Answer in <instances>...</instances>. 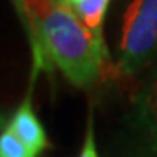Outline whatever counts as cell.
Returning a JSON list of instances; mask_svg holds the SVG:
<instances>
[{"mask_svg": "<svg viewBox=\"0 0 157 157\" xmlns=\"http://www.w3.org/2000/svg\"><path fill=\"white\" fill-rule=\"evenodd\" d=\"M78 157H98L96 143H94V133H93V121L91 119H89V124H87L86 140H84V145H82V150H80Z\"/></svg>", "mask_w": 157, "mask_h": 157, "instance_id": "obj_8", "label": "cell"}, {"mask_svg": "<svg viewBox=\"0 0 157 157\" xmlns=\"http://www.w3.org/2000/svg\"><path fill=\"white\" fill-rule=\"evenodd\" d=\"M7 128L11 129L19 140L25 141L32 150L37 152V154L40 150L47 148V145H49V140L45 136L44 128H42V124H40V121L37 119L33 108H32L30 96L25 98V101L14 112V115L11 117Z\"/></svg>", "mask_w": 157, "mask_h": 157, "instance_id": "obj_5", "label": "cell"}, {"mask_svg": "<svg viewBox=\"0 0 157 157\" xmlns=\"http://www.w3.org/2000/svg\"><path fill=\"white\" fill-rule=\"evenodd\" d=\"M0 157H37V152L6 128L0 136Z\"/></svg>", "mask_w": 157, "mask_h": 157, "instance_id": "obj_7", "label": "cell"}, {"mask_svg": "<svg viewBox=\"0 0 157 157\" xmlns=\"http://www.w3.org/2000/svg\"><path fill=\"white\" fill-rule=\"evenodd\" d=\"M12 4L28 30L32 49H33L35 70L39 68L51 70V63L42 47V26L45 17L58 4V0H12Z\"/></svg>", "mask_w": 157, "mask_h": 157, "instance_id": "obj_4", "label": "cell"}, {"mask_svg": "<svg viewBox=\"0 0 157 157\" xmlns=\"http://www.w3.org/2000/svg\"><path fill=\"white\" fill-rule=\"evenodd\" d=\"M42 47L49 63L77 87L94 82L103 67L107 49L77 16L73 7L58 0L42 26Z\"/></svg>", "mask_w": 157, "mask_h": 157, "instance_id": "obj_1", "label": "cell"}, {"mask_svg": "<svg viewBox=\"0 0 157 157\" xmlns=\"http://www.w3.org/2000/svg\"><path fill=\"white\" fill-rule=\"evenodd\" d=\"M65 2H67V4H70V6H75V4H77V2H78V0H65Z\"/></svg>", "mask_w": 157, "mask_h": 157, "instance_id": "obj_9", "label": "cell"}, {"mask_svg": "<svg viewBox=\"0 0 157 157\" xmlns=\"http://www.w3.org/2000/svg\"><path fill=\"white\" fill-rule=\"evenodd\" d=\"M135 128L143 154L157 157V72L141 86L135 100Z\"/></svg>", "mask_w": 157, "mask_h": 157, "instance_id": "obj_3", "label": "cell"}, {"mask_svg": "<svg viewBox=\"0 0 157 157\" xmlns=\"http://www.w3.org/2000/svg\"><path fill=\"white\" fill-rule=\"evenodd\" d=\"M108 2L110 0H78L73 6V11L77 12V16L82 19L86 26L94 33L101 45H105L103 42V17L108 9Z\"/></svg>", "mask_w": 157, "mask_h": 157, "instance_id": "obj_6", "label": "cell"}, {"mask_svg": "<svg viewBox=\"0 0 157 157\" xmlns=\"http://www.w3.org/2000/svg\"><path fill=\"white\" fill-rule=\"evenodd\" d=\"M157 61V0H131L124 12L117 73L133 75Z\"/></svg>", "mask_w": 157, "mask_h": 157, "instance_id": "obj_2", "label": "cell"}]
</instances>
